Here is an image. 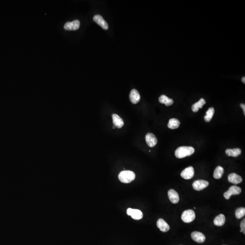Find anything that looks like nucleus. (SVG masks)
Returning <instances> with one entry per match:
<instances>
[{
	"mask_svg": "<svg viewBox=\"0 0 245 245\" xmlns=\"http://www.w3.org/2000/svg\"><path fill=\"white\" fill-rule=\"evenodd\" d=\"M194 152L195 149L193 147L182 146L177 149L175 152V155L178 159H183L187 156H191Z\"/></svg>",
	"mask_w": 245,
	"mask_h": 245,
	"instance_id": "nucleus-1",
	"label": "nucleus"
},
{
	"mask_svg": "<svg viewBox=\"0 0 245 245\" xmlns=\"http://www.w3.org/2000/svg\"><path fill=\"white\" fill-rule=\"evenodd\" d=\"M135 174L134 172L131 171H123L118 175V179L122 183L128 184L134 180Z\"/></svg>",
	"mask_w": 245,
	"mask_h": 245,
	"instance_id": "nucleus-2",
	"label": "nucleus"
},
{
	"mask_svg": "<svg viewBox=\"0 0 245 245\" xmlns=\"http://www.w3.org/2000/svg\"><path fill=\"white\" fill-rule=\"evenodd\" d=\"M195 213L192 210H187L183 212L181 216L182 220L186 223H190L195 219Z\"/></svg>",
	"mask_w": 245,
	"mask_h": 245,
	"instance_id": "nucleus-3",
	"label": "nucleus"
},
{
	"mask_svg": "<svg viewBox=\"0 0 245 245\" xmlns=\"http://www.w3.org/2000/svg\"><path fill=\"white\" fill-rule=\"evenodd\" d=\"M241 189L239 187L232 186L229 188L228 190L224 193V196L226 199H229L232 195H236L240 193Z\"/></svg>",
	"mask_w": 245,
	"mask_h": 245,
	"instance_id": "nucleus-4",
	"label": "nucleus"
},
{
	"mask_svg": "<svg viewBox=\"0 0 245 245\" xmlns=\"http://www.w3.org/2000/svg\"><path fill=\"white\" fill-rule=\"evenodd\" d=\"M127 213L129 216H131L132 218L134 220H139L142 218L143 214L142 212L140 210L134 209L129 208L127 210Z\"/></svg>",
	"mask_w": 245,
	"mask_h": 245,
	"instance_id": "nucleus-5",
	"label": "nucleus"
},
{
	"mask_svg": "<svg viewBox=\"0 0 245 245\" xmlns=\"http://www.w3.org/2000/svg\"><path fill=\"white\" fill-rule=\"evenodd\" d=\"M209 185L208 181L204 180H198L194 181L193 184V187L196 191H201Z\"/></svg>",
	"mask_w": 245,
	"mask_h": 245,
	"instance_id": "nucleus-6",
	"label": "nucleus"
},
{
	"mask_svg": "<svg viewBox=\"0 0 245 245\" xmlns=\"http://www.w3.org/2000/svg\"><path fill=\"white\" fill-rule=\"evenodd\" d=\"M194 175V170L192 166L187 168H186L183 170L181 173V176L185 179H190L193 177Z\"/></svg>",
	"mask_w": 245,
	"mask_h": 245,
	"instance_id": "nucleus-7",
	"label": "nucleus"
},
{
	"mask_svg": "<svg viewBox=\"0 0 245 245\" xmlns=\"http://www.w3.org/2000/svg\"><path fill=\"white\" fill-rule=\"evenodd\" d=\"M145 140L148 146L151 148L154 147L158 142V140L156 136L153 133H149L146 134Z\"/></svg>",
	"mask_w": 245,
	"mask_h": 245,
	"instance_id": "nucleus-8",
	"label": "nucleus"
},
{
	"mask_svg": "<svg viewBox=\"0 0 245 245\" xmlns=\"http://www.w3.org/2000/svg\"><path fill=\"white\" fill-rule=\"evenodd\" d=\"M80 21L79 20H74L72 22H67L64 26V29L68 30H75L80 28Z\"/></svg>",
	"mask_w": 245,
	"mask_h": 245,
	"instance_id": "nucleus-9",
	"label": "nucleus"
},
{
	"mask_svg": "<svg viewBox=\"0 0 245 245\" xmlns=\"http://www.w3.org/2000/svg\"><path fill=\"white\" fill-rule=\"evenodd\" d=\"M93 20L96 23H97L104 29L107 30L108 29V26L106 21L103 19V17L99 15H96L93 17Z\"/></svg>",
	"mask_w": 245,
	"mask_h": 245,
	"instance_id": "nucleus-10",
	"label": "nucleus"
},
{
	"mask_svg": "<svg viewBox=\"0 0 245 245\" xmlns=\"http://www.w3.org/2000/svg\"><path fill=\"white\" fill-rule=\"evenodd\" d=\"M192 238L197 243H203L206 240V237L203 234L199 231H193L191 234Z\"/></svg>",
	"mask_w": 245,
	"mask_h": 245,
	"instance_id": "nucleus-11",
	"label": "nucleus"
},
{
	"mask_svg": "<svg viewBox=\"0 0 245 245\" xmlns=\"http://www.w3.org/2000/svg\"><path fill=\"white\" fill-rule=\"evenodd\" d=\"M130 99L131 102L133 104H137L140 102V93L136 90H132L130 93Z\"/></svg>",
	"mask_w": 245,
	"mask_h": 245,
	"instance_id": "nucleus-12",
	"label": "nucleus"
},
{
	"mask_svg": "<svg viewBox=\"0 0 245 245\" xmlns=\"http://www.w3.org/2000/svg\"><path fill=\"white\" fill-rule=\"evenodd\" d=\"M158 228L161 231L165 232L170 229V227L167 223L162 219H159L157 222Z\"/></svg>",
	"mask_w": 245,
	"mask_h": 245,
	"instance_id": "nucleus-13",
	"label": "nucleus"
},
{
	"mask_svg": "<svg viewBox=\"0 0 245 245\" xmlns=\"http://www.w3.org/2000/svg\"><path fill=\"white\" fill-rule=\"evenodd\" d=\"M169 200L173 203L176 204L179 201V197L177 192L174 189H170L168 192Z\"/></svg>",
	"mask_w": 245,
	"mask_h": 245,
	"instance_id": "nucleus-14",
	"label": "nucleus"
},
{
	"mask_svg": "<svg viewBox=\"0 0 245 245\" xmlns=\"http://www.w3.org/2000/svg\"><path fill=\"white\" fill-rule=\"evenodd\" d=\"M112 118H113V122L114 125L118 128H122L124 125V122L123 120L116 114H113L112 115Z\"/></svg>",
	"mask_w": 245,
	"mask_h": 245,
	"instance_id": "nucleus-15",
	"label": "nucleus"
},
{
	"mask_svg": "<svg viewBox=\"0 0 245 245\" xmlns=\"http://www.w3.org/2000/svg\"><path fill=\"white\" fill-rule=\"evenodd\" d=\"M229 182L235 184H240L242 181V178L240 176L235 173H232L228 176Z\"/></svg>",
	"mask_w": 245,
	"mask_h": 245,
	"instance_id": "nucleus-16",
	"label": "nucleus"
},
{
	"mask_svg": "<svg viewBox=\"0 0 245 245\" xmlns=\"http://www.w3.org/2000/svg\"><path fill=\"white\" fill-rule=\"evenodd\" d=\"M159 101L160 103L162 104H165L167 106L172 105L174 104V100L172 99L169 98L165 95H162L159 98Z\"/></svg>",
	"mask_w": 245,
	"mask_h": 245,
	"instance_id": "nucleus-17",
	"label": "nucleus"
},
{
	"mask_svg": "<svg viewBox=\"0 0 245 245\" xmlns=\"http://www.w3.org/2000/svg\"><path fill=\"white\" fill-rule=\"evenodd\" d=\"M206 103V102L205 99L203 98L201 99L198 102L195 103L193 105L192 107V110L195 113L198 112L199 108H202L204 105H205Z\"/></svg>",
	"mask_w": 245,
	"mask_h": 245,
	"instance_id": "nucleus-18",
	"label": "nucleus"
},
{
	"mask_svg": "<svg viewBox=\"0 0 245 245\" xmlns=\"http://www.w3.org/2000/svg\"><path fill=\"white\" fill-rule=\"evenodd\" d=\"M241 153L240 149L237 148L234 149H228L226 150V153L228 156L237 157L240 155Z\"/></svg>",
	"mask_w": 245,
	"mask_h": 245,
	"instance_id": "nucleus-19",
	"label": "nucleus"
},
{
	"mask_svg": "<svg viewBox=\"0 0 245 245\" xmlns=\"http://www.w3.org/2000/svg\"><path fill=\"white\" fill-rule=\"evenodd\" d=\"M226 218L223 214H220L218 215L214 220V225L217 226H223L225 223Z\"/></svg>",
	"mask_w": 245,
	"mask_h": 245,
	"instance_id": "nucleus-20",
	"label": "nucleus"
},
{
	"mask_svg": "<svg viewBox=\"0 0 245 245\" xmlns=\"http://www.w3.org/2000/svg\"><path fill=\"white\" fill-rule=\"evenodd\" d=\"M180 124V121L177 118H171L169 120L168 126L169 129L174 130V129L178 128L179 127Z\"/></svg>",
	"mask_w": 245,
	"mask_h": 245,
	"instance_id": "nucleus-21",
	"label": "nucleus"
},
{
	"mask_svg": "<svg viewBox=\"0 0 245 245\" xmlns=\"http://www.w3.org/2000/svg\"><path fill=\"white\" fill-rule=\"evenodd\" d=\"M224 172V169L222 167L218 166L214 170L213 177L216 179H220L222 177Z\"/></svg>",
	"mask_w": 245,
	"mask_h": 245,
	"instance_id": "nucleus-22",
	"label": "nucleus"
},
{
	"mask_svg": "<svg viewBox=\"0 0 245 245\" xmlns=\"http://www.w3.org/2000/svg\"><path fill=\"white\" fill-rule=\"evenodd\" d=\"M215 110L213 107H210L206 112V115L204 117V120L206 122H209L214 115Z\"/></svg>",
	"mask_w": 245,
	"mask_h": 245,
	"instance_id": "nucleus-23",
	"label": "nucleus"
},
{
	"mask_svg": "<svg viewBox=\"0 0 245 245\" xmlns=\"http://www.w3.org/2000/svg\"><path fill=\"white\" fill-rule=\"evenodd\" d=\"M235 215H236V217L237 218H241L245 215V208H240L237 209L236 210V212H235Z\"/></svg>",
	"mask_w": 245,
	"mask_h": 245,
	"instance_id": "nucleus-24",
	"label": "nucleus"
},
{
	"mask_svg": "<svg viewBox=\"0 0 245 245\" xmlns=\"http://www.w3.org/2000/svg\"><path fill=\"white\" fill-rule=\"evenodd\" d=\"M240 232H243L244 234H245V219H244L240 222Z\"/></svg>",
	"mask_w": 245,
	"mask_h": 245,
	"instance_id": "nucleus-25",
	"label": "nucleus"
},
{
	"mask_svg": "<svg viewBox=\"0 0 245 245\" xmlns=\"http://www.w3.org/2000/svg\"><path fill=\"white\" fill-rule=\"evenodd\" d=\"M240 107L242 108L243 110V112H244V115H245V105L244 104H240Z\"/></svg>",
	"mask_w": 245,
	"mask_h": 245,
	"instance_id": "nucleus-26",
	"label": "nucleus"
},
{
	"mask_svg": "<svg viewBox=\"0 0 245 245\" xmlns=\"http://www.w3.org/2000/svg\"><path fill=\"white\" fill-rule=\"evenodd\" d=\"M242 82L244 84H245V77H243L242 78Z\"/></svg>",
	"mask_w": 245,
	"mask_h": 245,
	"instance_id": "nucleus-27",
	"label": "nucleus"
},
{
	"mask_svg": "<svg viewBox=\"0 0 245 245\" xmlns=\"http://www.w3.org/2000/svg\"><path fill=\"white\" fill-rule=\"evenodd\" d=\"M115 126L114 125V126H113V129H115Z\"/></svg>",
	"mask_w": 245,
	"mask_h": 245,
	"instance_id": "nucleus-28",
	"label": "nucleus"
}]
</instances>
